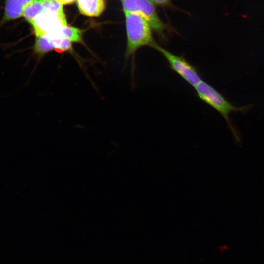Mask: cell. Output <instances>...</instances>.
I'll return each instance as SVG.
<instances>
[{"label": "cell", "mask_w": 264, "mask_h": 264, "mask_svg": "<svg viewBox=\"0 0 264 264\" xmlns=\"http://www.w3.org/2000/svg\"><path fill=\"white\" fill-rule=\"evenodd\" d=\"M127 32V46L125 56L126 62L131 57L132 75L134 69V56L139 48L152 47L155 43L148 22L140 14L134 12H124Z\"/></svg>", "instance_id": "cell-1"}, {"label": "cell", "mask_w": 264, "mask_h": 264, "mask_svg": "<svg viewBox=\"0 0 264 264\" xmlns=\"http://www.w3.org/2000/svg\"><path fill=\"white\" fill-rule=\"evenodd\" d=\"M194 88L198 98L216 110L222 116L235 140L237 142H240V133L230 119L229 115L231 112L245 113L251 106H235L214 88L203 80Z\"/></svg>", "instance_id": "cell-2"}, {"label": "cell", "mask_w": 264, "mask_h": 264, "mask_svg": "<svg viewBox=\"0 0 264 264\" xmlns=\"http://www.w3.org/2000/svg\"><path fill=\"white\" fill-rule=\"evenodd\" d=\"M151 47L160 52L168 62L171 69L190 86L194 88L202 80L197 67L188 62L183 56L173 54L156 42Z\"/></svg>", "instance_id": "cell-3"}, {"label": "cell", "mask_w": 264, "mask_h": 264, "mask_svg": "<svg viewBox=\"0 0 264 264\" xmlns=\"http://www.w3.org/2000/svg\"><path fill=\"white\" fill-rule=\"evenodd\" d=\"M124 12H137L149 23L153 29L162 35L165 24L159 17L155 5L150 0H121Z\"/></svg>", "instance_id": "cell-4"}, {"label": "cell", "mask_w": 264, "mask_h": 264, "mask_svg": "<svg viewBox=\"0 0 264 264\" xmlns=\"http://www.w3.org/2000/svg\"><path fill=\"white\" fill-rule=\"evenodd\" d=\"M30 23L36 36L46 34L63 25L56 15L45 11Z\"/></svg>", "instance_id": "cell-5"}, {"label": "cell", "mask_w": 264, "mask_h": 264, "mask_svg": "<svg viewBox=\"0 0 264 264\" xmlns=\"http://www.w3.org/2000/svg\"><path fill=\"white\" fill-rule=\"evenodd\" d=\"M37 0H5L3 16L0 22V27L11 21L22 16L25 7Z\"/></svg>", "instance_id": "cell-6"}, {"label": "cell", "mask_w": 264, "mask_h": 264, "mask_svg": "<svg viewBox=\"0 0 264 264\" xmlns=\"http://www.w3.org/2000/svg\"><path fill=\"white\" fill-rule=\"evenodd\" d=\"M80 13L89 17H97L105 8L104 0H77Z\"/></svg>", "instance_id": "cell-7"}, {"label": "cell", "mask_w": 264, "mask_h": 264, "mask_svg": "<svg viewBox=\"0 0 264 264\" xmlns=\"http://www.w3.org/2000/svg\"><path fill=\"white\" fill-rule=\"evenodd\" d=\"M55 50V47L46 34L36 36L33 47V54L38 61L48 52Z\"/></svg>", "instance_id": "cell-8"}, {"label": "cell", "mask_w": 264, "mask_h": 264, "mask_svg": "<svg viewBox=\"0 0 264 264\" xmlns=\"http://www.w3.org/2000/svg\"><path fill=\"white\" fill-rule=\"evenodd\" d=\"M44 11V0H37L24 8L22 16L30 23Z\"/></svg>", "instance_id": "cell-9"}, {"label": "cell", "mask_w": 264, "mask_h": 264, "mask_svg": "<svg viewBox=\"0 0 264 264\" xmlns=\"http://www.w3.org/2000/svg\"><path fill=\"white\" fill-rule=\"evenodd\" d=\"M45 11L56 15L64 26H66V21L63 11V4L57 0H44Z\"/></svg>", "instance_id": "cell-10"}, {"label": "cell", "mask_w": 264, "mask_h": 264, "mask_svg": "<svg viewBox=\"0 0 264 264\" xmlns=\"http://www.w3.org/2000/svg\"><path fill=\"white\" fill-rule=\"evenodd\" d=\"M61 33L62 37L71 42L81 43L82 32L77 28L69 26H62Z\"/></svg>", "instance_id": "cell-11"}, {"label": "cell", "mask_w": 264, "mask_h": 264, "mask_svg": "<svg viewBox=\"0 0 264 264\" xmlns=\"http://www.w3.org/2000/svg\"><path fill=\"white\" fill-rule=\"evenodd\" d=\"M155 5L166 6L170 3V0H150Z\"/></svg>", "instance_id": "cell-12"}, {"label": "cell", "mask_w": 264, "mask_h": 264, "mask_svg": "<svg viewBox=\"0 0 264 264\" xmlns=\"http://www.w3.org/2000/svg\"><path fill=\"white\" fill-rule=\"evenodd\" d=\"M63 4H69L73 2L75 0H57Z\"/></svg>", "instance_id": "cell-13"}]
</instances>
